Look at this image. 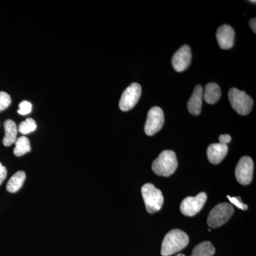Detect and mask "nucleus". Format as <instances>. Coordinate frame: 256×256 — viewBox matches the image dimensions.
I'll return each mask as SVG.
<instances>
[{
  "label": "nucleus",
  "instance_id": "f257e3e1",
  "mask_svg": "<svg viewBox=\"0 0 256 256\" xmlns=\"http://www.w3.org/2000/svg\"><path fill=\"white\" fill-rule=\"evenodd\" d=\"M190 238L188 234L180 229H173L165 236L162 244L161 255L170 256L188 246Z\"/></svg>",
  "mask_w": 256,
  "mask_h": 256
},
{
  "label": "nucleus",
  "instance_id": "f03ea898",
  "mask_svg": "<svg viewBox=\"0 0 256 256\" xmlns=\"http://www.w3.org/2000/svg\"><path fill=\"white\" fill-rule=\"evenodd\" d=\"M178 166V159L174 152L164 150L153 162L152 168L156 175L166 178L174 174Z\"/></svg>",
  "mask_w": 256,
  "mask_h": 256
},
{
  "label": "nucleus",
  "instance_id": "7ed1b4c3",
  "mask_svg": "<svg viewBox=\"0 0 256 256\" xmlns=\"http://www.w3.org/2000/svg\"><path fill=\"white\" fill-rule=\"evenodd\" d=\"M141 192L148 213L159 212L164 203V197L162 192L151 183L143 185Z\"/></svg>",
  "mask_w": 256,
  "mask_h": 256
},
{
  "label": "nucleus",
  "instance_id": "20e7f679",
  "mask_svg": "<svg viewBox=\"0 0 256 256\" xmlns=\"http://www.w3.org/2000/svg\"><path fill=\"white\" fill-rule=\"evenodd\" d=\"M228 99L234 110L239 114L246 116L252 110L254 100L246 92L232 88L228 92Z\"/></svg>",
  "mask_w": 256,
  "mask_h": 256
},
{
  "label": "nucleus",
  "instance_id": "39448f33",
  "mask_svg": "<svg viewBox=\"0 0 256 256\" xmlns=\"http://www.w3.org/2000/svg\"><path fill=\"white\" fill-rule=\"evenodd\" d=\"M234 208L230 204L222 203L210 210L207 224L210 228H218L226 223L234 214Z\"/></svg>",
  "mask_w": 256,
  "mask_h": 256
},
{
  "label": "nucleus",
  "instance_id": "423d86ee",
  "mask_svg": "<svg viewBox=\"0 0 256 256\" xmlns=\"http://www.w3.org/2000/svg\"><path fill=\"white\" fill-rule=\"evenodd\" d=\"M142 94V87L137 82H133L122 92L119 102V108L121 110H131L138 104Z\"/></svg>",
  "mask_w": 256,
  "mask_h": 256
},
{
  "label": "nucleus",
  "instance_id": "0eeeda50",
  "mask_svg": "<svg viewBox=\"0 0 256 256\" xmlns=\"http://www.w3.org/2000/svg\"><path fill=\"white\" fill-rule=\"evenodd\" d=\"M206 200L207 195L204 192H201L194 197H186L180 205V210L183 215L194 216L202 210Z\"/></svg>",
  "mask_w": 256,
  "mask_h": 256
},
{
  "label": "nucleus",
  "instance_id": "6e6552de",
  "mask_svg": "<svg viewBox=\"0 0 256 256\" xmlns=\"http://www.w3.org/2000/svg\"><path fill=\"white\" fill-rule=\"evenodd\" d=\"M164 122V116L163 110L160 107L152 108L148 114L144 132L148 136H152L159 132Z\"/></svg>",
  "mask_w": 256,
  "mask_h": 256
},
{
  "label": "nucleus",
  "instance_id": "1a4fd4ad",
  "mask_svg": "<svg viewBox=\"0 0 256 256\" xmlns=\"http://www.w3.org/2000/svg\"><path fill=\"white\" fill-rule=\"evenodd\" d=\"M254 168V162L250 156L240 158L235 170L236 178L240 184L248 185L252 182Z\"/></svg>",
  "mask_w": 256,
  "mask_h": 256
},
{
  "label": "nucleus",
  "instance_id": "9d476101",
  "mask_svg": "<svg viewBox=\"0 0 256 256\" xmlns=\"http://www.w3.org/2000/svg\"><path fill=\"white\" fill-rule=\"evenodd\" d=\"M191 60V48L188 45H184L173 56L172 63L176 72H182L188 68Z\"/></svg>",
  "mask_w": 256,
  "mask_h": 256
},
{
  "label": "nucleus",
  "instance_id": "9b49d317",
  "mask_svg": "<svg viewBox=\"0 0 256 256\" xmlns=\"http://www.w3.org/2000/svg\"><path fill=\"white\" fill-rule=\"evenodd\" d=\"M216 35L218 45L222 50H229L233 47L235 32L232 26L227 24L222 25L217 30Z\"/></svg>",
  "mask_w": 256,
  "mask_h": 256
},
{
  "label": "nucleus",
  "instance_id": "f8f14e48",
  "mask_svg": "<svg viewBox=\"0 0 256 256\" xmlns=\"http://www.w3.org/2000/svg\"><path fill=\"white\" fill-rule=\"evenodd\" d=\"M228 148L227 144L222 143H214L207 148V156L212 164H218L226 156Z\"/></svg>",
  "mask_w": 256,
  "mask_h": 256
},
{
  "label": "nucleus",
  "instance_id": "ddd939ff",
  "mask_svg": "<svg viewBox=\"0 0 256 256\" xmlns=\"http://www.w3.org/2000/svg\"><path fill=\"white\" fill-rule=\"evenodd\" d=\"M203 88L201 85H196L192 92L191 98L188 101V112L194 116H198L201 114L202 102H203Z\"/></svg>",
  "mask_w": 256,
  "mask_h": 256
},
{
  "label": "nucleus",
  "instance_id": "4468645a",
  "mask_svg": "<svg viewBox=\"0 0 256 256\" xmlns=\"http://www.w3.org/2000/svg\"><path fill=\"white\" fill-rule=\"evenodd\" d=\"M222 92L220 86L216 82H210L206 84L203 90V99L208 104L212 105L220 100Z\"/></svg>",
  "mask_w": 256,
  "mask_h": 256
},
{
  "label": "nucleus",
  "instance_id": "2eb2a0df",
  "mask_svg": "<svg viewBox=\"0 0 256 256\" xmlns=\"http://www.w3.org/2000/svg\"><path fill=\"white\" fill-rule=\"evenodd\" d=\"M5 134L3 138V144L4 146H9L16 142L18 136V127L14 121L8 120L4 124Z\"/></svg>",
  "mask_w": 256,
  "mask_h": 256
},
{
  "label": "nucleus",
  "instance_id": "dca6fc26",
  "mask_svg": "<svg viewBox=\"0 0 256 256\" xmlns=\"http://www.w3.org/2000/svg\"><path fill=\"white\" fill-rule=\"evenodd\" d=\"M25 178H26V174H25L24 172L18 171L15 173L10 178L9 182L6 184V190L11 192V193H15V192H18L23 186Z\"/></svg>",
  "mask_w": 256,
  "mask_h": 256
},
{
  "label": "nucleus",
  "instance_id": "f3484780",
  "mask_svg": "<svg viewBox=\"0 0 256 256\" xmlns=\"http://www.w3.org/2000/svg\"><path fill=\"white\" fill-rule=\"evenodd\" d=\"M216 252L215 248L210 242H200L193 249L191 256H213Z\"/></svg>",
  "mask_w": 256,
  "mask_h": 256
},
{
  "label": "nucleus",
  "instance_id": "a211bd4d",
  "mask_svg": "<svg viewBox=\"0 0 256 256\" xmlns=\"http://www.w3.org/2000/svg\"><path fill=\"white\" fill-rule=\"evenodd\" d=\"M31 151V144L28 138L22 136L18 138L15 142L14 154L18 156H21Z\"/></svg>",
  "mask_w": 256,
  "mask_h": 256
},
{
  "label": "nucleus",
  "instance_id": "6ab92c4d",
  "mask_svg": "<svg viewBox=\"0 0 256 256\" xmlns=\"http://www.w3.org/2000/svg\"><path fill=\"white\" fill-rule=\"evenodd\" d=\"M36 124L34 120L28 118L22 122L18 126V132L23 134H28V133L36 130Z\"/></svg>",
  "mask_w": 256,
  "mask_h": 256
},
{
  "label": "nucleus",
  "instance_id": "aec40b11",
  "mask_svg": "<svg viewBox=\"0 0 256 256\" xmlns=\"http://www.w3.org/2000/svg\"><path fill=\"white\" fill-rule=\"evenodd\" d=\"M11 97L5 92H0V111L5 110L11 104Z\"/></svg>",
  "mask_w": 256,
  "mask_h": 256
},
{
  "label": "nucleus",
  "instance_id": "412c9836",
  "mask_svg": "<svg viewBox=\"0 0 256 256\" xmlns=\"http://www.w3.org/2000/svg\"><path fill=\"white\" fill-rule=\"evenodd\" d=\"M20 109L18 110V114H22V116H26L30 114L32 111V104L28 101L24 100L22 102H20Z\"/></svg>",
  "mask_w": 256,
  "mask_h": 256
},
{
  "label": "nucleus",
  "instance_id": "4be33fe9",
  "mask_svg": "<svg viewBox=\"0 0 256 256\" xmlns=\"http://www.w3.org/2000/svg\"><path fill=\"white\" fill-rule=\"evenodd\" d=\"M227 198H228V200L230 202V203L233 204L235 205L236 206L238 207L239 210H248V205L242 203L240 197H230V196H227Z\"/></svg>",
  "mask_w": 256,
  "mask_h": 256
},
{
  "label": "nucleus",
  "instance_id": "5701e85b",
  "mask_svg": "<svg viewBox=\"0 0 256 256\" xmlns=\"http://www.w3.org/2000/svg\"><path fill=\"white\" fill-rule=\"evenodd\" d=\"M6 175H8V171H6V168L0 162V186L6 178Z\"/></svg>",
  "mask_w": 256,
  "mask_h": 256
},
{
  "label": "nucleus",
  "instance_id": "b1692460",
  "mask_svg": "<svg viewBox=\"0 0 256 256\" xmlns=\"http://www.w3.org/2000/svg\"><path fill=\"white\" fill-rule=\"evenodd\" d=\"M218 139H220V143H222V144H227L232 141V137L227 134H222Z\"/></svg>",
  "mask_w": 256,
  "mask_h": 256
},
{
  "label": "nucleus",
  "instance_id": "393cba45",
  "mask_svg": "<svg viewBox=\"0 0 256 256\" xmlns=\"http://www.w3.org/2000/svg\"><path fill=\"white\" fill-rule=\"evenodd\" d=\"M250 26L254 33H256V18H252L250 20Z\"/></svg>",
  "mask_w": 256,
  "mask_h": 256
},
{
  "label": "nucleus",
  "instance_id": "a878e982",
  "mask_svg": "<svg viewBox=\"0 0 256 256\" xmlns=\"http://www.w3.org/2000/svg\"><path fill=\"white\" fill-rule=\"evenodd\" d=\"M176 256H185L184 255V254H178V255H176Z\"/></svg>",
  "mask_w": 256,
  "mask_h": 256
},
{
  "label": "nucleus",
  "instance_id": "bb28decb",
  "mask_svg": "<svg viewBox=\"0 0 256 256\" xmlns=\"http://www.w3.org/2000/svg\"><path fill=\"white\" fill-rule=\"evenodd\" d=\"M250 2H252L254 4H256V1H249Z\"/></svg>",
  "mask_w": 256,
  "mask_h": 256
}]
</instances>
